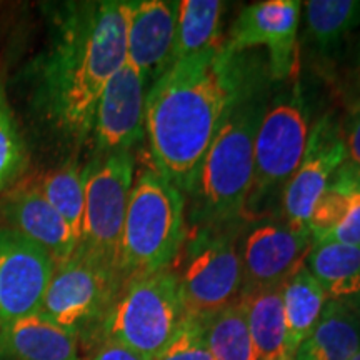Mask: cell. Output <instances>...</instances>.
<instances>
[{"instance_id": "6da1fadb", "label": "cell", "mask_w": 360, "mask_h": 360, "mask_svg": "<svg viewBox=\"0 0 360 360\" xmlns=\"http://www.w3.org/2000/svg\"><path fill=\"white\" fill-rule=\"evenodd\" d=\"M45 39L17 74L27 120L62 148L90 141L103 89L127 60L129 0L44 4Z\"/></svg>"}, {"instance_id": "484cf974", "label": "cell", "mask_w": 360, "mask_h": 360, "mask_svg": "<svg viewBox=\"0 0 360 360\" xmlns=\"http://www.w3.org/2000/svg\"><path fill=\"white\" fill-rule=\"evenodd\" d=\"M360 195V177L347 165H342L310 212L307 231L314 242H321L339 225Z\"/></svg>"}, {"instance_id": "7c38bea8", "label": "cell", "mask_w": 360, "mask_h": 360, "mask_svg": "<svg viewBox=\"0 0 360 360\" xmlns=\"http://www.w3.org/2000/svg\"><path fill=\"white\" fill-rule=\"evenodd\" d=\"M314 238L309 231L283 220H264L247 233L238 247L242 264V295L277 289L304 264Z\"/></svg>"}, {"instance_id": "e0dca14e", "label": "cell", "mask_w": 360, "mask_h": 360, "mask_svg": "<svg viewBox=\"0 0 360 360\" xmlns=\"http://www.w3.org/2000/svg\"><path fill=\"white\" fill-rule=\"evenodd\" d=\"M2 360H80L79 340L39 314L0 323Z\"/></svg>"}, {"instance_id": "5bb4252c", "label": "cell", "mask_w": 360, "mask_h": 360, "mask_svg": "<svg viewBox=\"0 0 360 360\" xmlns=\"http://www.w3.org/2000/svg\"><path fill=\"white\" fill-rule=\"evenodd\" d=\"M147 80L127 60L103 89L94 114L96 155L130 152L146 137Z\"/></svg>"}, {"instance_id": "ba28073f", "label": "cell", "mask_w": 360, "mask_h": 360, "mask_svg": "<svg viewBox=\"0 0 360 360\" xmlns=\"http://www.w3.org/2000/svg\"><path fill=\"white\" fill-rule=\"evenodd\" d=\"M124 285L115 270L80 254L56 265L39 315L79 339H94Z\"/></svg>"}, {"instance_id": "f1b7e54d", "label": "cell", "mask_w": 360, "mask_h": 360, "mask_svg": "<svg viewBox=\"0 0 360 360\" xmlns=\"http://www.w3.org/2000/svg\"><path fill=\"white\" fill-rule=\"evenodd\" d=\"M340 129L345 147V165L360 177V97L352 98Z\"/></svg>"}, {"instance_id": "52a82bcc", "label": "cell", "mask_w": 360, "mask_h": 360, "mask_svg": "<svg viewBox=\"0 0 360 360\" xmlns=\"http://www.w3.org/2000/svg\"><path fill=\"white\" fill-rule=\"evenodd\" d=\"M134 172L132 152L94 155L84 165L85 205L75 254L117 274H120V244Z\"/></svg>"}, {"instance_id": "d6986e66", "label": "cell", "mask_w": 360, "mask_h": 360, "mask_svg": "<svg viewBox=\"0 0 360 360\" xmlns=\"http://www.w3.org/2000/svg\"><path fill=\"white\" fill-rule=\"evenodd\" d=\"M247 323L259 360H295L287 340L282 287L242 295Z\"/></svg>"}, {"instance_id": "83f0119b", "label": "cell", "mask_w": 360, "mask_h": 360, "mask_svg": "<svg viewBox=\"0 0 360 360\" xmlns=\"http://www.w3.org/2000/svg\"><path fill=\"white\" fill-rule=\"evenodd\" d=\"M152 360H214L204 339V322L187 315L174 339Z\"/></svg>"}, {"instance_id": "f546056e", "label": "cell", "mask_w": 360, "mask_h": 360, "mask_svg": "<svg viewBox=\"0 0 360 360\" xmlns=\"http://www.w3.org/2000/svg\"><path fill=\"white\" fill-rule=\"evenodd\" d=\"M321 242H339V244L360 247V195L350 207L345 219Z\"/></svg>"}, {"instance_id": "1f68e13d", "label": "cell", "mask_w": 360, "mask_h": 360, "mask_svg": "<svg viewBox=\"0 0 360 360\" xmlns=\"http://www.w3.org/2000/svg\"><path fill=\"white\" fill-rule=\"evenodd\" d=\"M350 79H352V89H354V98L360 97V40L355 49L354 60H352V72H350Z\"/></svg>"}, {"instance_id": "2e32d148", "label": "cell", "mask_w": 360, "mask_h": 360, "mask_svg": "<svg viewBox=\"0 0 360 360\" xmlns=\"http://www.w3.org/2000/svg\"><path fill=\"white\" fill-rule=\"evenodd\" d=\"M6 227L35 242L52 255L56 265L64 264L77 250V237L70 225L45 200L35 184L12 191L0 204Z\"/></svg>"}, {"instance_id": "d4e9b609", "label": "cell", "mask_w": 360, "mask_h": 360, "mask_svg": "<svg viewBox=\"0 0 360 360\" xmlns=\"http://www.w3.org/2000/svg\"><path fill=\"white\" fill-rule=\"evenodd\" d=\"M34 184L45 200L70 225L79 240L85 205V175L77 159L69 157L64 164L45 172Z\"/></svg>"}, {"instance_id": "cb8c5ba5", "label": "cell", "mask_w": 360, "mask_h": 360, "mask_svg": "<svg viewBox=\"0 0 360 360\" xmlns=\"http://www.w3.org/2000/svg\"><path fill=\"white\" fill-rule=\"evenodd\" d=\"M202 322L205 344L214 360H259L247 323L244 300H236Z\"/></svg>"}, {"instance_id": "d6a6232c", "label": "cell", "mask_w": 360, "mask_h": 360, "mask_svg": "<svg viewBox=\"0 0 360 360\" xmlns=\"http://www.w3.org/2000/svg\"><path fill=\"white\" fill-rule=\"evenodd\" d=\"M350 360H360V350H359V352H357V354H355V355H354V357H352V359H350Z\"/></svg>"}, {"instance_id": "8fae6325", "label": "cell", "mask_w": 360, "mask_h": 360, "mask_svg": "<svg viewBox=\"0 0 360 360\" xmlns=\"http://www.w3.org/2000/svg\"><path fill=\"white\" fill-rule=\"evenodd\" d=\"M344 164L345 147L340 120L328 112L315 120L302 160L283 188L281 197L283 222L294 229L307 231L315 200Z\"/></svg>"}, {"instance_id": "277c9868", "label": "cell", "mask_w": 360, "mask_h": 360, "mask_svg": "<svg viewBox=\"0 0 360 360\" xmlns=\"http://www.w3.org/2000/svg\"><path fill=\"white\" fill-rule=\"evenodd\" d=\"M187 238L186 197L155 169L134 177L125 212L120 274L124 283L172 267Z\"/></svg>"}, {"instance_id": "4316f807", "label": "cell", "mask_w": 360, "mask_h": 360, "mask_svg": "<svg viewBox=\"0 0 360 360\" xmlns=\"http://www.w3.org/2000/svg\"><path fill=\"white\" fill-rule=\"evenodd\" d=\"M29 165V148L7 87L0 80V193L11 188Z\"/></svg>"}, {"instance_id": "44dd1931", "label": "cell", "mask_w": 360, "mask_h": 360, "mask_svg": "<svg viewBox=\"0 0 360 360\" xmlns=\"http://www.w3.org/2000/svg\"><path fill=\"white\" fill-rule=\"evenodd\" d=\"M225 4L220 0L179 2L174 62L214 51L222 45Z\"/></svg>"}, {"instance_id": "9c48e42d", "label": "cell", "mask_w": 360, "mask_h": 360, "mask_svg": "<svg viewBox=\"0 0 360 360\" xmlns=\"http://www.w3.org/2000/svg\"><path fill=\"white\" fill-rule=\"evenodd\" d=\"M177 281L186 314L200 321L240 299L242 264L231 233L200 237Z\"/></svg>"}, {"instance_id": "30bf717a", "label": "cell", "mask_w": 360, "mask_h": 360, "mask_svg": "<svg viewBox=\"0 0 360 360\" xmlns=\"http://www.w3.org/2000/svg\"><path fill=\"white\" fill-rule=\"evenodd\" d=\"M302 2L264 0L244 7L225 40L236 52L265 47L272 80H289L297 67V30Z\"/></svg>"}, {"instance_id": "ac0fdd59", "label": "cell", "mask_w": 360, "mask_h": 360, "mask_svg": "<svg viewBox=\"0 0 360 360\" xmlns=\"http://www.w3.org/2000/svg\"><path fill=\"white\" fill-rule=\"evenodd\" d=\"M360 350V315L347 300H327L295 360H350Z\"/></svg>"}, {"instance_id": "3957f363", "label": "cell", "mask_w": 360, "mask_h": 360, "mask_svg": "<svg viewBox=\"0 0 360 360\" xmlns=\"http://www.w3.org/2000/svg\"><path fill=\"white\" fill-rule=\"evenodd\" d=\"M267 101L264 89L244 98L231 112L193 180V215L217 231L244 217L254 174V141Z\"/></svg>"}, {"instance_id": "ffe728a7", "label": "cell", "mask_w": 360, "mask_h": 360, "mask_svg": "<svg viewBox=\"0 0 360 360\" xmlns=\"http://www.w3.org/2000/svg\"><path fill=\"white\" fill-rule=\"evenodd\" d=\"M304 265L328 300H347L360 294V247L314 242Z\"/></svg>"}, {"instance_id": "4dcf8cb0", "label": "cell", "mask_w": 360, "mask_h": 360, "mask_svg": "<svg viewBox=\"0 0 360 360\" xmlns=\"http://www.w3.org/2000/svg\"><path fill=\"white\" fill-rule=\"evenodd\" d=\"M92 360H146L134 350L115 342H103Z\"/></svg>"}, {"instance_id": "8992f818", "label": "cell", "mask_w": 360, "mask_h": 360, "mask_svg": "<svg viewBox=\"0 0 360 360\" xmlns=\"http://www.w3.org/2000/svg\"><path fill=\"white\" fill-rule=\"evenodd\" d=\"M187 314L172 267L122 285L94 339L115 342L152 360L174 339Z\"/></svg>"}, {"instance_id": "4fadbf2b", "label": "cell", "mask_w": 360, "mask_h": 360, "mask_svg": "<svg viewBox=\"0 0 360 360\" xmlns=\"http://www.w3.org/2000/svg\"><path fill=\"white\" fill-rule=\"evenodd\" d=\"M53 270L56 260L47 250L0 227V323L39 314Z\"/></svg>"}, {"instance_id": "5b68a950", "label": "cell", "mask_w": 360, "mask_h": 360, "mask_svg": "<svg viewBox=\"0 0 360 360\" xmlns=\"http://www.w3.org/2000/svg\"><path fill=\"white\" fill-rule=\"evenodd\" d=\"M310 107L302 85L290 77V87L267 102L254 141V174L244 217L262 220L281 200L307 148Z\"/></svg>"}, {"instance_id": "603a6c76", "label": "cell", "mask_w": 360, "mask_h": 360, "mask_svg": "<svg viewBox=\"0 0 360 360\" xmlns=\"http://www.w3.org/2000/svg\"><path fill=\"white\" fill-rule=\"evenodd\" d=\"M327 300L326 292L304 264L299 265L282 285L287 340H289V349L294 357L297 349L317 326Z\"/></svg>"}, {"instance_id": "9a60e30c", "label": "cell", "mask_w": 360, "mask_h": 360, "mask_svg": "<svg viewBox=\"0 0 360 360\" xmlns=\"http://www.w3.org/2000/svg\"><path fill=\"white\" fill-rule=\"evenodd\" d=\"M179 2L129 0L125 51L127 62L150 87L174 64Z\"/></svg>"}, {"instance_id": "7a4b0ae2", "label": "cell", "mask_w": 360, "mask_h": 360, "mask_svg": "<svg viewBox=\"0 0 360 360\" xmlns=\"http://www.w3.org/2000/svg\"><path fill=\"white\" fill-rule=\"evenodd\" d=\"M227 44L175 60L147 89L146 137L155 170L188 193L231 112L264 89V64Z\"/></svg>"}, {"instance_id": "7402d4cb", "label": "cell", "mask_w": 360, "mask_h": 360, "mask_svg": "<svg viewBox=\"0 0 360 360\" xmlns=\"http://www.w3.org/2000/svg\"><path fill=\"white\" fill-rule=\"evenodd\" d=\"M302 6L305 37L322 57L335 56L360 25V0H310Z\"/></svg>"}]
</instances>
